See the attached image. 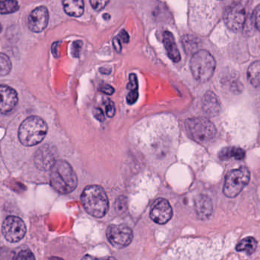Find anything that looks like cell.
<instances>
[{"instance_id":"2","label":"cell","mask_w":260,"mask_h":260,"mask_svg":"<svg viewBox=\"0 0 260 260\" xmlns=\"http://www.w3.org/2000/svg\"><path fill=\"white\" fill-rule=\"evenodd\" d=\"M50 172V185L61 194H69L77 187L78 179L70 163L58 160Z\"/></svg>"},{"instance_id":"13","label":"cell","mask_w":260,"mask_h":260,"mask_svg":"<svg viewBox=\"0 0 260 260\" xmlns=\"http://www.w3.org/2000/svg\"><path fill=\"white\" fill-rule=\"evenodd\" d=\"M48 21V9L45 6H39L30 12L27 18V25L31 32L39 33L47 27Z\"/></svg>"},{"instance_id":"16","label":"cell","mask_w":260,"mask_h":260,"mask_svg":"<svg viewBox=\"0 0 260 260\" xmlns=\"http://www.w3.org/2000/svg\"><path fill=\"white\" fill-rule=\"evenodd\" d=\"M163 42L168 57L174 62H179L180 61V51H179L178 47H177V44H176L175 38H174V35L171 32L166 31L164 33Z\"/></svg>"},{"instance_id":"20","label":"cell","mask_w":260,"mask_h":260,"mask_svg":"<svg viewBox=\"0 0 260 260\" xmlns=\"http://www.w3.org/2000/svg\"><path fill=\"white\" fill-rule=\"evenodd\" d=\"M257 247V241L252 237H247L244 239L241 240L236 247V250L238 252H246L248 255L256 251Z\"/></svg>"},{"instance_id":"7","label":"cell","mask_w":260,"mask_h":260,"mask_svg":"<svg viewBox=\"0 0 260 260\" xmlns=\"http://www.w3.org/2000/svg\"><path fill=\"white\" fill-rule=\"evenodd\" d=\"M250 172L245 166L234 169L226 176L223 192L228 198L238 196L250 182Z\"/></svg>"},{"instance_id":"34","label":"cell","mask_w":260,"mask_h":260,"mask_svg":"<svg viewBox=\"0 0 260 260\" xmlns=\"http://www.w3.org/2000/svg\"><path fill=\"white\" fill-rule=\"evenodd\" d=\"M254 21L256 28L260 32V5L256 8L254 11Z\"/></svg>"},{"instance_id":"4","label":"cell","mask_w":260,"mask_h":260,"mask_svg":"<svg viewBox=\"0 0 260 260\" xmlns=\"http://www.w3.org/2000/svg\"><path fill=\"white\" fill-rule=\"evenodd\" d=\"M47 131L48 127L47 123L41 118L30 116L20 125L18 138L24 146H36L44 140Z\"/></svg>"},{"instance_id":"15","label":"cell","mask_w":260,"mask_h":260,"mask_svg":"<svg viewBox=\"0 0 260 260\" xmlns=\"http://www.w3.org/2000/svg\"><path fill=\"white\" fill-rule=\"evenodd\" d=\"M203 108L204 112L211 117L219 114L221 105L215 93L209 91L204 95L203 99Z\"/></svg>"},{"instance_id":"19","label":"cell","mask_w":260,"mask_h":260,"mask_svg":"<svg viewBox=\"0 0 260 260\" xmlns=\"http://www.w3.org/2000/svg\"><path fill=\"white\" fill-rule=\"evenodd\" d=\"M245 151L240 148L236 147H229L224 148L220 151L218 154V157L221 160H228L230 159H235V160H242L245 157Z\"/></svg>"},{"instance_id":"14","label":"cell","mask_w":260,"mask_h":260,"mask_svg":"<svg viewBox=\"0 0 260 260\" xmlns=\"http://www.w3.org/2000/svg\"><path fill=\"white\" fill-rule=\"evenodd\" d=\"M18 102V93L12 87L0 85V114L10 113Z\"/></svg>"},{"instance_id":"8","label":"cell","mask_w":260,"mask_h":260,"mask_svg":"<svg viewBox=\"0 0 260 260\" xmlns=\"http://www.w3.org/2000/svg\"><path fill=\"white\" fill-rule=\"evenodd\" d=\"M2 232L9 242H19L25 236L26 225L18 217L9 216L3 221Z\"/></svg>"},{"instance_id":"24","label":"cell","mask_w":260,"mask_h":260,"mask_svg":"<svg viewBox=\"0 0 260 260\" xmlns=\"http://www.w3.org/2000/svg\"><path fill=\"white\" fill-rule=\"evenodd\" d=\"M12 260H35V257L31 251L25 250L17 253Z\"/></svg>"},{"instance_id":"18","label":"cell","mask_w":260,"mask_h":260,"mask_svg":"<svg viewBox=\"0 0 260 260\" xmlns=\"http://www.w3.org/2000/svg\"><path fill=\"white\" fill-rule=\"evenodd\" d=\"M64 11L67 15L79 17L84 12V2L82 0H65L62 2Z\"/></svg>"},{"instance_id":"28","label":"cell","mask_w":260,"mask_h":260,"mask_svg":"<svg viewBox=\"0 0 260 260\" xmlns=\"http://www.w3.org/2000/svg\"><path fill=\"white\" fill-rule=\"evenodd\" d=\"M91 6L93 9H95L96 11H101L105 9L107 5L109 4L110 1H103V0H91L90 1Z\"/></svg>"},{"instance_id":"37","label":"cell","mask_w":260,"mask_h":260,"mask_svg":"<svg viewBox=\"0 0 260 260\" xmlns=\"http://www.w3.org/2000/svg\"><path fill=\"white\" fill-rule=\"evenodd\" d=\"M82 260H116L114 258H97L94 256H90V255H86L84 256Z\"/></svg>"},{"instance_id":"33","label":"cell","mask_w":260,"mask_h":260,"mask_svg":"<svg viewBox=\"0 0 260 260\" xmlns=\"http://www.w3.org/2000/svg\"><path fill=\"white\" fill-rule=\"evenodd\" d=\"M99 90H100V91L102 92V93H105V94L107 95H112L114 94V89L113 88L112 86H111V85H108V84H105V85H101Z\"/></svg>"},{"instance_id":"23","label":"cell","mask_w":260,"mask_h":260,"mask_svg":"<svg viewBox=\"0 0 260 260\" xmlns=\"http://www.w3.org/2000/svg\"><path fill=\"white\" fill-rule=\"evenodd\" d=\"M12 62L7 55L0 52V76H6L12 70Z\"/></svg>"},{"instance_id":"21","label":"cell","mask_w":260,"mask_h":260,"mask_svg":"<svg viewBox=\"0 0 260 260\" xmlns=\"http://www.w3.org/2000/svg\"><path fill=\"white\" fill-rule=\"evenodd\" d=\"M249 82L255 87H260V61L250 64L247 70Z\"/></svg>"},{"instance_id":"29","label":"cell","mask_w":260,"mask_h":260,"mask_svg":"<svg viewBox=\"0 0 260 260\" xmlns=\"http://www.w3.org/2000/svg\"><path fill=\"white\" fill-rule=\"evenodd\" d=\"M128 90L129 92L138 91L137 77L134 73H132L129 76V82L128 84Z\"/></svg>"},{"instance_id":"12","label":"cell","mask_w":260,"mask_h":260,"mask_svg":"<svg viewBox=\"0 0 260 260\" xmlns=\"http://www.w3.org/2000/svg\"><path fill=\"white\" fill-rule=\"evenodd\" d=\"M173 210L171 205L165 198H157L151 207L150 217L153 221L159 224L168 222L172 218Z\"/></svg>"},{"instance_id":"31","label":"cell","mask_w":260,"mask_h":260,"mask_svg":"<svg viewBox=\"0 0 260 260\" xmlns=\"http://www.w3.org/2000/svg\"><path fill=\"white\" fill-rule=\"evenodd\" d=\"M93 114H94V117L95 118V119H97L98 121H99V122H105V114H104L103 111H102V110L101 109V108H94V111H93Z\"/></svg>"},{"instance_id":"5","label":"cell","mask_w":260,"mask_h":260,"mask_svg":"<svg viewBox=\"0 0 260 260\" xmlns=\"http://www.w3.org/2000/svg\"><path fill=\"white\" fill-rule=\"evenodd\" d=\"M216 62L207 50H200L194 53L190 61L192 76L200 82H206L213 76Z\"/></svg>"},{"instance_id":"36","label":"cell","mask_w":260,"mask_h":260,"mask_svg":"<svg viewBox=\"0 0 260 260\" xmlns=\"http://www.w3.org/2000/svg\"><path fill=\"white\" fill-rule=\"evenodd\" d=\"M113 44H114V47L115 50L120 53L122 50V46L120 41H119L118 38H114V41H113Z\"/></svg>"},{"instance_id":"25","label":"cell","mask_w":260,"mask_h":260,"mask_svg":"<svg viewBox=\"0 0 260 260\" xmlns=\"http://www.w3.org/2000/svg\"><path fill=\"white\" fill-rule=\"evenodd\" d=\"M116 211L118 213H123L127 209V201L126 197L121 196L117 200L115 204Z\"/></svg>"},{"instance_id":"26","label":"cell","mask_w":260,"mask_h":260,"mask_svg":"<svg viewBox=\"0 0 260 260\" xmlns=\"http://www.w3.org/2000/svg\"><path fill=\"white\" fill-rule=\"evenodd\" d=\"M184 47H186L187 50H195L197 47H198V43H197V40L194 38L193 36L186 37L184 38Z\"/></svg>"},{"instance_id":"39","label":"cell","mask_w":260,"mask_h":260,"mask_svg":"<svg viewBox=\"0 0 260 260\" xmlns=\"http://www.w3.org/2000/svg\"><path fill=\"white\" fill-rule=\"evenodd\" d=\"M50 260H63L61 258L56 257V256H53V257L50 258Z\"/></svg>"},{"instance_id":"17","label":"cell","mask_w":260,"mask_h":260,"mask_svg":"<svg viewBox=\"0 0 260 260\" xmlns=\"http://www.w3.org/2000/svg\"><path fill=\"white\" fill-rule=\"evenodd\" d=\"M195 208L197 215L201 219H208L212 215V201L206 195H200L196 198Z\"/></svg>"},{"instance_id":"6","label":"cell","mask_w":260,"mask_h":260,"mask_svg":"<svg viewBox=\"0 0 260 260\" xmlns=\"http://www.w3.org/2000/svg\"><path fill=\"white\" fill-rule=\"evenodd\" d=\"M186 131L192 139L199 143H206L215 137L216 128L206 118H193L186 121Z\"/></svg>"},{"instance_id":"27","label":"cell","mask_w":260,"mask_h":260,"mask_svg":"<svg viewBox=\"0 0 260 260\" xmlns=\"http://www.w3.org/2000/svg\"><path fill=\"white\" fill-rule=\"evenodd\" d=\"M105 108H106L107 115L110 118L114 117L116 112L115 105H114V102L111 99H107L106 102H105Z\"/></svg>"},{"instance_id":"10","label":"cell","mask_w":260,"mask_h":260,"mask_svg":"<svg viewBox=\"0 0 260 260\" xmlns=\"http://www.w3.org/2000/svg\"><path fill=\"white\" fill-rule=\"evenodd\" d=\"M245 9L239 3L231 5L226 9L224 19L226 25L234 32L241 30L246 21Z\"/></svg>"},{"instance_id":"32","label":"cell","mask_w":260,"mask_h":260,"mask_svg":"<svg viewBox=\"0 0 260 260\" xmlns=\"http://www.w3.org/2000/svg\"><path fill=\"white\" fill-rule=\"evenodd\" d=\"M81 47H82V44L81 41H75L73 44V50H72V53H73V56L78 57L79 56V52H80Z\"/></svg>"},{"instance_id":"22","label":"cell","mask_w":260,"mask_h":260,"mask_svg":"<svg viewBox=\"0 0 260 260\" xmlns=\"http://www.w3.org/2000/svg\"><path fill=\"white\" fill-rule=\"evenodd\" d=\"M19 9L18 2L15 0L0 1V14H10L16 12Z\"/></svg>"},{"instance_id":"38","label":"cell","mask_w":260,"mask_h":260,"mask_svg":"<svg viewBox=\"0 0 260 260\" xmlns=\"http://www.w3.org/2000/svg\"><path fill=\"white\" fill-rule=\"evenodd\" d=\"M100 71L102 72V73H103V74H109V73H111V71H108V70H107V69L105 68L101 69Z\"/></svg>"},{"instance_id":"9","label":"cell","mask_w":260,"mask_h":260,"mask_svg":"<svg viewBox=\"0 0 260 260\" xmlns=\"http://www.w3.org/2000/svg\"><path fill=\"white\" fill-rule=\"evenodd\" d=\"M107 238L116 248H124L129 246L133 241V230L125 224H112L107 230Z\"/></svg>"},{"instance_id":"1","label":"cell","mask_w":260,"mask_h":260,"mask_svg":"<svg viewBox=\"0 0 260 260\" xmlns=\"http://www.w3.org/2000/svg\"><path fill=\"white\" fill-rule=\"evenodd\" d=\"M158 260H215V254L206 240L182 238L174 243Z\"/></svg>"},{"instance_id":"30","label":"cell","mask_w":260,"mask_h":260,"mask_svg":"<svg viewBox=\"0 0 260 260\" xmlns=\"http://www.w3.org/2000/svg\"><path fill=\"white\" fill-rule=\"evenodd\" d=\"M138 97H139V93L136 92H129L127 96H126V102L129 105H133L135 102L137 101Z\"/></svg>"},{"instance_id":"40","label":"cell","mask_w":260,"mask_h":260,"mask_svg":"<svg viewBox=\"0 0 260 260\" xmlns=\"http://www.w3.org/2000/svg\"><path fill=\"white\" fill-rule=\"evenodd\" d=\"M2 30H3V26L0 24V33H1Z\"/></svg>"},{"instance_id":"35","label":"cell","mask_w":260,"mask_h":260,"mask_svg":"<svg viewBox=\"0 0 260 260\" xmlns=\"http://www.w3.org/2000/svg\"><path fill=\"white\" fill-rule=\"evenodd\" d=\"M119 37H120V39L125 43V44H127L129 41V34L126 32V31L122 30L120 32V33L119 34Z\"/></svg>"},{"instance_id":"3","label":"cell","mask_w":260,"mask_h":260,"mask_svg":"<svg viewBox=\"0 0 260 260\" xmlns=\"http://www.w3.org/2000/svg\"><path fill=\"white\" fill-rule=\"evenodd\" d=\"M81 198L84 209L91 216L103 218L109 209L108 196L102 186L97 185L87 186Z\"/></svg>"},{"instance_id":"11","label":"cell","mask_w":260,"mask_h":260,"mask_svg":"<svg viewBox=\"0 0 260 260\" xmlns=\"http://www.w3.org/2000/svg\"><path fill=\"white\" fill-rule=\"evenodd\" d=\"M34 160L35 166L40 170H50L56 162L54 148L50 145H44L35 152Z\"/></svg>"}]
</instances>
